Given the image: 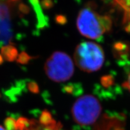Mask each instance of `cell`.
<instances>
[{"label":"cell","instance_id":"cell-1","mask_svg":"<svg viewBox=\"0 0 130 130\" xmlns=\"http://www.w3.org/2000/svg\"><path fill=\"white\" fill-rule=\"evenodd\" d=\"M111 19L109 16L99 13L92 6L84 7L79 12L77 26L84 36L92 39H100L111 28Z\"/></svg>","mask_w":130,"mask_h":130},{"label":"cell","instance_id":"cell-10","mask_svg":"<svg viewBox=\"0 0 130 130\" xmlns=\"http://www.w3.org/2000/svg\"><path fill=\"white\" fill-rule=\"evenodd\" d=\"M6 130H16V121L14 118H7L4 121Z\"/></svg>","mask_w":130,"mask_h":130},{"label":"cell","instance_id":"cell-8","mask_svg":"<svg viewBox=\"0 0 130 130\" xmlns=\"http://www.w3.org/2000/svg\"><path fill=\"white\" fill-rule=\"evenodd\" d=\"M28 1L35 10L38 19H39L40 27H43L44 25H45L46 19H45L44 16L42 13L41 6H40L39 3V0H28Z\"/></svg>","mask_w":130,"mask_h":130},{"label":"cell","instance_id":"cell-13","mask_svg":"<svg viewBox=\"0 0 130 130\" xmlns=\"http://www.w3.org/2000/svg\"><path fill=\"white\" fill-rule=\"evenodd\" d=\"M41 5L43 9H49L53 7V2L52 0H42Z\"/></svg>","mask_w":130,"mask_h":130},{"label":"cell","instance_id":"cell-6","mask_svg":"<svg viewBox=\"0 0 130 130\" xmlns=\"http://www.w3.org/2000/svg\"><path fill=\"white\" fill-rule=\"evenodd\" d=\"M9 10L7 4L0 3V46L8 44L12 40Z\"/></svg>","mask_w":130,"mask_h":130},{"label":"cell","instance_id":"cell-3","mask_svg":"<svg viewBox=\"0 0 130 130\" xmlns=\"http://www.w3.org/2000/svg\"><path fill=\"white\" fill-rule=\"evenodd\" d=\"M101 110V105L96 98L86 95L78 98L73 104L72 118L79 125L89 126L98 119Z\"/></svg>","mask_w":130,"mask_h":130},{"label":"cell","instance_id":"cell-4","mask_svg":"<svg viewBox=\"0 0 130 130\" xmlns=\"http://www.w3.org/2000/svg\"><path fill=\"white\" fill-rule=\"evenodd\" d=\"M45 73L54 82H64L72 77L74 72V62L66 53L54 52L44 66Z\"/></svg>","mask_w":130,"mask_h":130},{"label":"cell","instance_id":"cell-12","mask_svg":"<svg viewBox=\"0 0 130 130\" xmlns=\"http://www.w3.org/2000/svg\"><path fill=\"white\" fill-rule=\"evenodd\" d=\"M19 10L23 14H28L30 12V8L27 5L24 3H21L19 4Z\"/></svg>","mask_w":130,"mask_h":130},{"label":"cell","instance_id":"cell-5","mask_svg":"<svg viewBox=\"0 0 130 130\" xmlns=\"http://www.w3.org/2000/svg\"><path fill=\"white\" fill-rule=\"evenodd\" d=\"M16 130H64L60 122L53 118L45 123H41L36 119H29L21 117L16 121Z\"/></svg>","mask_w":130,"mask_h":130},{"label":"cell","instance_id":"cell-15","mask_svg":"<svg viewBox=\"0 0 130 130\" xmlns=\"http://www.w3.org/2000/svg\"><path fill=\"white\" fill-rule=\"evenodd\" d=\"M3 63V58L1 54H0V64H1Z\"/></svg>","mask_w":130,"mask_h":130},{"label":"cell","instance_id":"cell-7","mask_svg":"<svg viewBox=\"0 0 130 130\" xmlns=\"http://www.w3.org/2000/svg\"><path fill=\"white\" fill-rule=\"evenodd\" d=\"M1 54L3 58L8 61H13L17 58L18 51L13 45H5L1 49Z\"/></svg>","mask_w":130,"mask_h":130},{"label":"cell","instance_id":"cell-2","mask_svg":"<svg viewBox=\"0 0 130 130\" xmlns=\"http://www.w3.org/2000/svg\"><path fill=\"white\" fill-rule=\"evenodd\" d=\"M74 61L81 70L93 72L101 69L105 56L100 45L92 42H83L77 45L74 52Z\"/></svg>","mask_w":130,"mask_h":130},{"label":"cell","instance_id":"cell-17","mask_svg":"<svg viewBox=\"0 0 130 130\" xmlns=\"http://www.w3.org/2000/svg\"><path fill=\"white\" fill-rule=\"evenodd\" d=\"M0 130H6V129H5V128H3L2 126L0 125Z\"/></svg>","mask_w":130,"mask_h":130},{"label":"cell","instance_id":"cell-16","mask_svg":"<svg viewBox=\"0 0 130 130\" xmlns=\"http://www.w3.org/2000/svg\"><path fill=\"white\" fill-rule=\"evenodd\" d=\"M19 1V0H9V1L10 2H16V1Z\"/></svg>","mask_w":130,"mask_h":130},{"label":"cell","instance_id":"cell-9","mask_svg":"<svg viewBox=\"0 0 130 130\" xmlns=\"http://www.w3.org/2000/svg\"><path fill=\"white\" fill-rule=\"evenodd\" d=\"M33 57L31 56H30V55H28V54L26 53L25 52H22L19 54L18 57L17 62L18 63H20V64H27V63H29V61H30V60H31Z\"/></svg>","mask_w":130,"mask_h":130},{"label":"cell","instance_id":"cell-11","mask_svg":"<svg viewBox=\"0 0 130 130\" xmlns=\"http://www.w3.org/2000/svg\"><path fill=\"white\" fill-rule=\"evenodd\" d=\"M28 89L29 91L33 93H38L39 92V87L38 84L35 81H30L28 82Z\"/></svg>","mask_w":130,"mask_h":130},{"label":"cell","instance_id":"cell-14","mask_svg":"<svg viewBox=\"0 0 130 130\" xmlns=\"http://www.w3.org/2000/svg\"><path fill=\"white\" fill-rule=\"evenodd\" d=\"M123 86H124L130 92V74H129V75H128L127 79H126V81L125 82Z\"/></svg>","mask_w":130,"mask_h":130}]
</instances>
